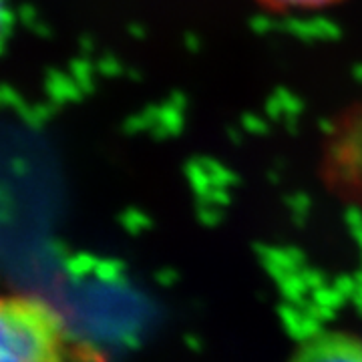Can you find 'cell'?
<instances>
[{
  "instance_id": "cell-1",
  "label": "cell",
  "mask_w": 362,
  "mask_h": 362,
  "mask_svg": "<svg viewBox=\"0 0 362 362\" xmlns=\"http://www.w3.org/2000/svg\"><path fill=\"white\" fill-rule=\"evenodd\" d=\"M63 320L39 298L0 296V362H66Z\"/></svg>"
},
{
  "instance_id": "cell-2",
  "label": "cell",
  "mask_w": 362,
  "mask_h": 362,
  "mask_svg": "<svg viewBox=\"0 0 362 362\" xmlns=\"http://www.w3.org/2000/svg\"><path fill=\"white\" fill-rule=\"evenodd\" d=\"M290 362H362V340L338 330L320 332L304 340Z\"/></svg>"
},
{
  "instance_id": "cell-3",
  "label": "cell",
  "mask_w": 362,
  "mask_h": 362,
  "mask_svg": "<svg viewBox=\"0 0 362 362\" xmlns=\"http://www.w3.org/2000/svg\"><path fill=\"white\" fill-rule=\"evenodd\" d=\"M264 11L274 14H294V13H314L330 8L342 0H256Z\"/></svg>"
},
{
  "instance_id": "cell-4",
  "label": "cell",
  "mask_w": 362,
  "mask_h": 362,
  "mask_svg": "<svg viewBox=\"0 0 362 362\" xmlns=\"http://www.w3.org/2000/svg\"><path fill=\"white\" fill-rule=\"evenodd\" d=\"M0 25H2V6H0Z\"/></svg>"
}]
</instances>
